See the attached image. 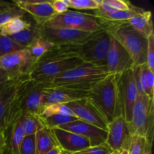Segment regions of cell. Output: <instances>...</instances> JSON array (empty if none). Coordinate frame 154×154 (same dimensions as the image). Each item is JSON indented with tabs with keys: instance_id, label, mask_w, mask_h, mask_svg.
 Listing matches in <instances>:
<instances>
[{
	"instance_id": "1",
	"label": "cell",
	"mask_w": 154,
	"mask_h": 154,
	"mask_svg": "<svg viewBox=\"0 0 154 154\" xmlns=\"http://www.w3.org/2000/svg\"><path fill=\"white\" fill-rule=\"evenodd\" d=\"M84 63L80 57L79 45H55L36 60L28 76L36 82L47 84L57 75Z\"/></svg>"
},
{
	"instance_id": "2",
	"label": "cell",
	"mask_w": 154,
	"mask_h": 154,
	"mask_svg": "<svg viewBox=\"0 0 154 154\" xmlns=\"http://www.w3.org/2000/svg\"><path fill=\"white\" fill-rule=\"evenodd\" d=\"M33 83L28 75L17 78L0 94V149L6 145L11 125L21 116L22 99Z\"/></svg>"
},
{
	"instance_id": "3",
	"label": "cell",
	"mask_w": 154,
	"mask_h": 154,
	"mask_svg": "<svg viewBox=\"0 0 154 154\" xmlns=\"http://www.w3.org/2000/svg\"><path fill=\"white\" fill-rule=\"evenodd\" d=\"M87 98L108 123L122 115L117 84V75L108 74L89 90Z\"/></svg>"
},
{
	"instance_id": "4",
	"label": "cell",
	"mask_w": 154,
	"mask_h": 154,
	"mask_svg": "<svg viewBox=\"0 0 154 154\" xmlns=\"http://www.w3.org/2000/svg\"><path fill=\"white\" fill-rule=\"evenodd\" d=\"M108 75L105 67L84 63L57 75L47 84L89 91L95 84L105 78Z\"/></svg>"
},
{
	"instance_id": "5",
	"label": "cell",
	"mask_w": 154,
	"mask_h": 154,
	"mask_svg": "<svg viewBox=\"0 0 154 154\" xmlns=\"http://www.w3.org/2000/svg\"><path fill=\"white\" fill-rule=\"evenodd\" d=\"M106 24L110 34L130 54L135 66L146 64L147 38L127 23H106Z\"/></svg>"
},
{
	"instance_id": "6",
	"label": "cell",
	"mask_w": 154,
	"mask_h": 154,
	"mask_svg": "<svg viewBox=\"0 0 154 154\" xmlns=\"http://www.w3.org/2000/svg\"><path fill=\"white\" fill-rule=\"evenodd\" d=\"M43 26L93 32L107 29V24L93 13L68 10L63 14H56L45 23Z\"/></svg>"
},
{
	"instance_id": "7",
	"label": "cell",
	"mask_w": 154,
	"mask_h": 154,
	"mask_svg": "<svg viewBox=\"0 0 154 154\" xmlns=\"http://www.w3.org/2000/svg\"><path fill=\"white\" fill-rule=\"evenodd\" d=\"M131 135L147 138L153 144L154 126V99L147 95L138 94L132 110V119L128 123Z\"/></svg>"
},
{
	"instance_id": "8",
	"label": "cell",
	"mask_w": 154,
	"mask_h": 154,
	"mask_svg": "<svg viewBox=\"0 0 154 154\" xmlns=\"http://www.w3.org/2000/svg\"><path fill=\"white\" fill-rule=\"evenodd\" d=\"M111 45V34L107 29L79 45L80 57L87 64L106 68L107 57Z\"/></svg>"
},
{
	"instance_id": "9",
	"label": "cell",
	"mask_w": 154,
	"mask_h": 154,
	"mask_svg": "<svg viewBox=\"0 0 154 154\" xmlns=\"http://www.w3.org/2000/svg\"><path fill=\"white\" fill-rule=\"evenodd\" d=\"M117 84L121 114L128 123L132 119V110L138 96L134 68L117 75Z\"/></svg>"
},
{
	"instance_id": "10",
	"label": "cell",
	"mask_w": 154,
	"mask_h": 154,
	"mask_svg": "<svg viewBox=\"0 0 154 154\" xmlns=\"http://www.w3.org/2000/svg\"><path fill=\"white\" fill-rule=\"evenodd\" d=\"M36 60L27 48L0 56V69L7 72L12 79L29 75Z\"/></svg>"
},
{
	"instance_id": "11",
	"label": "cell",
	"mask_w": 154,
	"mask_h": 154,
	"mask_svg": "<svg viewBox=\"0 0 154 154\" xmlns=\"http://www.w3.org/2000/svg\"><path fill=\"white\" fill-rule=\"evenodd\" d=\"M98 32H89L69 29H53L39 25L41 37L54 45H81L96 35Z\"/></svg>"
},
{
	"instance_id": "12",
	"label": "cell",
	"mask_w": 154,
	"mask_h": 154,
	"mask_svg": "<svg viewBox=\"0 0 154 154\" xmlns=\"http://www.w3.org/2000/svg\"><path fill=\"white\" fill-rule=\"evenodd\" d=\"M135 67L130 54L111 35V45L107 57L106 69L109 75H120Z\"/></svg>"
},
{
	"instance_id": "13",
	"label": "cell",
	"mask_w": 154,
	"mask_h": 154,
	"mask_svg": "<svg viewBox=\"0 0 154 154\" xmlns=\"http://www.w3.org/2000/svg\"><path fill=\"white\" fill-rule=\"evenodd\" d=\"M128 123L123 115H120L108 123L105 144L114 153H117L123 149H128L131 139Z\"/></svg>"
},
{
	"instance_id": "14",
	"label": "cell",
	"mask_w": 154,
	"mask_h": 154,
	"mask_svg": "<svg viewBox=\"0 0 154 154\" xmlns=\"http://www.w3.org/2000/svg\"><path fill=\"white\" fill-rule=\"evenodd\" d=\"M75 117L82 121L107 131L108 122L87 98L66 104Z\"/></svg>"
},
{
	"instance_id": "15",
	"label": "cell",
	"mask_w": 154,
	"mask_h": 154,
	"mask_svg": "<svg viewBox=\"0 0 154 154\" xmlns=\"http://www.w3.org/2000/svg\"><path fill=\"white\" fill-rule=\"evenodd\" d=\"M42 91L45 105L54 103L67 104L69 102L87 98L88 94L87 90L53 86L50 84H45L42 88Z\"/></svg>"
},
{
	"instance_id": "16",
	"label": "cell",
	"mask_w": 154,
	"mask_h": 154,
	"mask_svg": "<svg viewBox=\"0 0 154 154\" xmlns=\"http://www.w3.org/2000/svg\"><path fill=\"white\" fill-rule=\"evenodd\" d=\"M20 9L32 16L36 24L43 26L57 14L51 5V1L40 0H14Z\"/></svg>"
},
{
	"instance_id": "17",
	"label": "cell",
	"mask_w": 154,
	"mask_h": 154,
	"mask_svg": "<svg viewBox=\"0 0 154 154\" xmlns=\"http://www.w3.org/2000/svg\"><path fill=\"white\" fill-rule=\"evenodd\" d=\"M57 128L74 132L87 138L90 140L91 146L100 145L106 141L107 131L81 120H75Z\"/></svg>"
},
{
	"instance_id": "18",
	"label": "cell",
	"mask_w": 154,
	"mask_h": 154,
	"mask_svg": "<svg viewBox=\"0 0 154 154\" xmlns=\"http://www.w3.org/2000/svg\"><path fill=\"white\" fill-rule=\"evenodd\" d=\"M51 131L59 147L62 150L69 154L78 153L91 146L90 140L76 133L60 128H54Z\"/></svg>"
},
{
	"instance_id": "19",
	"label": "cell",
	"mask_w": 154,
	"mask_h": 154,
	"mask_svg": "<svg viewBox=\"0 0 154 154\" xmlns=\"http://www.w3.org/2000/svg\"><path fill=\"white\" fill-rule=\"evenodd\" d=\"M44 85V84L38 83L34 81L32 85L26 92L21 102V115L25 113L38 115L45 105L42 91Z\"/></svg>"
},
{
	"instance_id": "20",
	"label": "cell",
	"mask_w": 154,
	"mask_h": 154,
	"mask_svg": "<svg viewBox=\"0 0 154 154\" xmlns=\"http://www.w3.org/2000/svg\"><path fill=\"white\" fill-rule=\"evenodd\" d=\"M144 11V9L135 5L127 11H116L100 4L97 10L93 11V14L106 23H122L126 22L131 17Z\"/></svg>"
},
{
	"instance_id": "21",
	"label": "cell",
	"mask_w": 154,
	"mask_h": 154,
	"mask_svg": "<svg viewBox=\"0 0 154 154\" xmlns=\"http://www.w3.org/2000/svg\"><path fill=\"white\" fill-rule=\"evenodd\" d=\"M125 23L131 26L138 32L147 38L153 33V24L152 13L150 11H145L135 15Z\"/></svg>"
},
{
	"instance_id": "22",
	"label": "cell",
	"mask_w": 154,
	"mask_h": 154,
	"mask_svg": "<svg viewBox=\"0 0 154 154\" xmlns=\"http://www.w3.org/2000/svg\"><path fill=\"white\" fill-rule=\"evenodd\" d=\"M36 154H46L56 147H59L58 143L51 129L45 127L38 131L35 134Z\"/></svg>"
},
{
	"instance_id": "23",
	"label": "cell",
	"mask_w": 154,
	"mask_h": 154,
	"mask_svg": "<svg viewBox=\"0 0 154 154\" xmlns=\"http://www.w3.org/2000/svg\"><path fill=\"white\" fill-rule=\"evenodd\" d=\"M10 134H8L6 138V146L8 148L11 154H19V149L23 139L25 137L23 130L22 129L19 120L11 125L9 129Z\"/></svg>"
},
{
	"instance_id": "24",
	"label": "cell",
	"mask_w": 154,
	"mask_h": 154,
	"mask_svg": "<svg viewBox=\"0 0 154 154\" xmlns=\"http://www.w3.org/2000/svg\"><path fill=\"white\" fill-rule=\"evenodd\" d=\"M18 120L20 123L25 136L35 135L38 131L45 127L42 118L38 114L25 113L20 117Z\"/></svg>"
},
{
	"instance_id": "25",
	"label": "cell",
	"mask_w": 154,
	"mask_h": 154,
	"mask_svg": "<svg viewBox=\"0 0 154 154\" xmlns=\"http://www.w3.org/2000/svg\"><path fill=\"white\" fill-rule=\"evenodd\" d=\"M14 42L20 45L21 46L26 48H28L32 43L37 38L40 37L39 34V25L34 24L32 25L31 27L20 32L16 33L11 36H9Z\"/></svg>"
},
{
	"instance_id": "26",
	"label": "cell",
	"mask_w": 154,
	"mask_h": 154,
	"mask_svg": "<svg viewBox=\"0 0 154 154\" xmlns=\"http://www.w3.org/2000/svg\"><path fill=\"white\" fill-rule=\"evenodd\" d=\"M32 25V23L23 19V17L13 18L0 26V35L9 37L26 29L29 28Z\"/></svg>"
},
{
	"instance_id": "27",
	"label": "cell",
	"mask_w": 154,
	"mask_h": 154,
	"mask_svg": "<svg viewBox=\"0 0 154 154\" xmlns=\"http://www.w3.org/2000/svg\"><path fill=\"white\" fill-rule=\"evenodd\" d=\"M25 14L14 2H8L0 1V26L13 18L23 17Z\"/></svg>"
},
{
	"instance_id": "28",
	"label": "cell",
	"mask_w": 154,
	"mask_h": 154,
	"mask_svg": "<svg viewBox=\"0 0 154 154\" xmlns=\"http://www.w3.org/2000/svg\"><path fill=\"white\" fill-rule=\"evenodd\" d=\"M128 151L129 154H152V144L144 137L132 135Z\"/></svg>"
},
{
	"instance_id": "29",
	"label": "cell",
	"mask_w": 154,
	"mask_h": 154,
	"mask_svg": "<svg viewBox=\"0 0 154 154\" xmlns=\"http://www.w3.org/2000/svg\"><path fill=\"white\" fill-rule=\"evenodd\" d=\"M53 115H69L75 117L72 110L66 105L61 103H54L45 105L42 108L38 116L42 118Z\"/></svg>"
},
{
	"instance_id": "30",
	"label": "cell",
	"mask_w": 154,
	"mask_h": 154,
	"mask_svg": "<svg viewBox=\"0 0 154 154\" xmlns=\"http://www.w3.org/2000/svg\"><path fill=\"white\" fill-rule=\"evenodd\" d=\"M54 46L55 45L54 44L40 36L37 38L27 49L29 50L31 55L34 57L35 60H38Z\"/></svg>"
},
{
	"instance_id": "31",
	"label": "cell",
	"mask_w": 154,
	"mask_h": 154,
	"mask_svg": "<svg viewBox=\"0 0 154 154\" xmlns=\"http://www.w3.org/2000/svg\"><path fill=\"white\" fill-rule=\"evenodd\" d=\"M146 69H147L146 64L142 65V66H135L134 73H135V82H136L138 94H144L149 96L147 79H146Z\"/></svg>"
},
{
	"instance_id": "32",
	"label": "cell",
	"mask_w": 154,
	"mask_h": 154,
	"mask_svg": "<svg viewBox=\"0 0 154 154\" xmlns=\"http://www.w3.org/2000/svg\"><path fill=\"white\" fill-rule=\"evenodd\" d=\"M42 120L45 127L52 129L54 128L60 127L63 125L67 124L72 121H75L78 119L75 117H72V116L69 115H53L48 117H44V118H42Z\"/></svg>"
},
{
	"instance_id": "33",
	"label": "cell",
	"mask_w": 154,
	"mask_h": 154,
	"mask_svg": "<svg viewBox=\"0 0 154 154\" xmlns=\"http://www.w3.org/2000/svg\"><path fill=\"white\" fill-rule=\"evenodd\" d=\"M23 49H26V48L17 43L10 37L0 35V56L11 54Z\"/></svg>"
},
{
	"instance_id": "34",
	"label": "cell",
	"mask_w": 154,
	"mask_h": 154,
	"mask_svg": "<svg viewBox=\"0 0 154 154\" xmlns=\"http://www.w3.org/2000/svg\"><path fill=\"white\" fill-rule=\"evenodd\" d=\"M69 8L76 10H92L99 8L101 0H65Z\"/></svg>"
},
{
	"instance_id": "35",
	"label": "cell",
	"mask_w": 154,
	"mask_h": 154,
	"mask_svg": "<svg viewBox=\"0 0 154 154\" xmlns=\"http://www.w3.org/2000/svg\"><path fill=\"white\" fill-rule=\"evenodd\" d=\"M19 154H36L35 135H26L23 138L19 149Z\"/></svg>"
},
{
	"instance_id": "36",
	"label": "cell",
	"mask_w": 154,
	"mask_h": 154,
	"mask_svg": "<svg viewBox=\"0 0 154 154\" xmlns=\"http://www.w3.org/2000/svg\"><path fill=\"white\" fill-rule=\"evenodd\" d=\"M100 4L116 11H127L133 7L130 2L125 0H101Z\"/></svg>"
},
{
	"instance_id": "37",
	"label": "cell",
	"mask_w": 154,
	"mask_h": 154,
	"mask_svg": "<svg viewBox=\"0 0 154 154\" xmlns=\"http://www.w3.org/2000/svg\"><path fill=\"white\" fill-rule=\"evenodd\" d=\"M72 154H117L111 150L106 144H102L97 146H90L81 151Z\"/></svg>"
},
{
	"instance_id": "38",
	"label": "cell",
	"mask_w": 154,
	"mask_h": 154,
	"mask_svg": "<svg viewBox=\"0 0 154 154\" xmlns=\"http://www.w3.org/2000/svg\"><path fill=\"white\" fill-rule=\"evenodd\" d=\"M146 65L150 70L154 72V34L147 38Z\"/></svg>"
},
{
	"instance_id": "39",
	"label": "cell",
	"mask_w": 154,
	"mask_h": 154,
	"mask_svg": "<svg viewBox=\"0 0 154 154\" xmlns=\"http://www.w3.org/2000/svg\"><path fill=\"white\" fill-rule=\"evenodd\" d=\"M146 79H147L149 96L154 99V72L150 70L147 66L146 69Z\"/></svg>"
},
{
	"instance_id": "40",
	"label": "cell",
	"mask_w": 154,
	"mask_h": 154,
	"mask_svg": "<svg viewBox=\"0 0 154 154\" xmlns=\"http://www.w3.org/2000/svg\"><path fill=\"white\" fill-rule=\"evenodd\" d=\"M51 5L57 14H63L69 10V7L65 0H54L51 1Z\"/></svg>"
},
{
	"instance_id": "41",
	"label": "cell",
	"mask_w": 154,
	"mask_h": 154,
	"mask_svg": "<svg viewBox=\"0 0 154 154\" xmlns=\"http://www.w3.org/2000/svg\"><path fill=\"white\" fill-rule=\"evenodd\" d=\"M12 79L10 76H9L8 74L6 72H5L3 69H0V84L1 83H5L7 82V81H11Z\"/></svg>"
},
{
	"instance_id": "42",
	"label": "cell",
	"mask_w": 154,
	"mask_h": 154,
	"mask_svg": "<svg viewBox=\"0 0 154 154\" xmlns=\"http://www.w3.org/2000/svg\"><path fill=\"white\" fill-rule=\"evenodd\" d=\"M17 79V78H16ZM15 79L14 80H11V81H7V82H5V83H1L0 84V94H1L2 93L3 91H4L5 90L6 88H7L8 87L9 85H10L11 84L12 82H13L14 81Z\"/></svg>"
},
{
	"instance_id": "43",
	"label": "cell",
	"mask_w": 154,
	"mask_h": 154,
	"mask_svg": "<svg viewBox=\"0 0 154 154\" xmlns=\"http://www.w3.org/2000/svg\"><path fill=\"white\" fill-rule=\"evenodd\" d=\"M62 152H63V150H61L60 147H56L50 151H48L46 154H62Z\"/></svg>"
},
{
	"instance_id": "44",
	"label": "cell",
	"mask_w": 154,
	"mask_h": 154,
	"mask_svg": "<svg viewBox=\"0 0 154 154\" xmlns=\"http://www.w3.org/2000/svg\"><path fill=\"white\" fill-rule=\"evenodd\" d=\"M0 154H11L10 151H9L8 148L7 147V146H5L2 148L0 149Z\"/></svg>"
},
{
	"instance_id": "45",
	"label": "cell",
	"mask_w": 154,
	"mask_h": 154,
	"mask_svg": "<svg viewBox=\"0 0 154 154\" xmlns=\"http://www.w3.org/2000/svg\"><path fill=\"white\" fill-rule=\"evenodd\" d=\"M117 154H129V151H128V149L124 148L123 150H120Z\"/></svg>"
},
{
	"instance_id": "46",
	"label": "cell",
	"mask_w": 154,
	"mask_h": 154,
	"mask_svg": "<svg viewBox=\"0 0 154 154\" xmlns=\"http://www.w3.org/2000/svg\"><path fill=\"white\" fill-rule=\"evenodd\" d=\"M62 154H69V153H66V152H64L63 150V152H62Z\"/></svg>"
}]
</instances>
